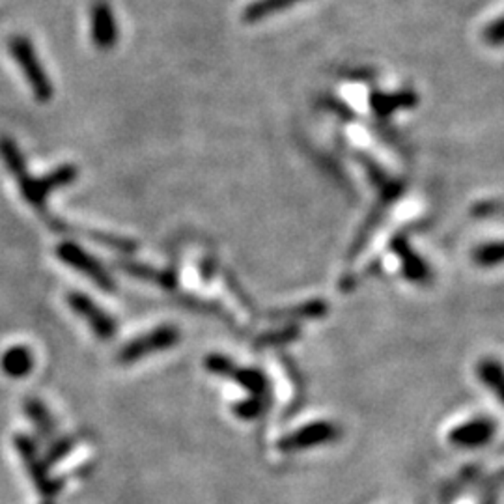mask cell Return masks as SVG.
I'll use <instances>...</instances> for the list:
<instances>
[{
  "mask_svg": "<svg viewBox=\"0 0 504 504\" xmlns=\"http://www.w3.org/2000/svg\"><path fill=\"white\" fill-rule=\"evenodd\" d=\"M10 53L13 60L19 65L21 73L25 75L28 87L40 103H49L55 95V87L45 73V67L34 49L32 42L27 36H11L8 42Z\"/></svg>",
  "mask_w": 504,
  "mask_h": 504,
  "instance_id": "6da1fadb",
  "label": "cell"
},
{
  "mask_svg": "<svg viewBox=\"0 0 504 504\" xmlns=\"http://www.w3.org/2000/svg\"><path fill=\"white\" fill-rule=\"evenodd\" d=\"M77 178H79V168L75 164H62L57 168V171L45 174L43 178L34 179L27 172L21 178H17L15 181L19 185L21 195L25 196L28 204L34 210H43L45 200L50 193L60 187H65V185H72Z\"/></svg>",
  "mask_w": 504,
  "mask_h": 504,
  "instance_id": "7a4b0ae2",
  "label": "cell"
},
{
  "mask_svg": "<svg viewBox=\"0 0 504 504\" xmlns=\"http://www.w3.org/2000/svg\"><path fill=\"white\" fill-rule=\"evenodd\" d=\"M342 437V428L331 420H316L307 426H301L295 431L284 435L277 443L280 452H302L317 447H325L329 443L339 441Z\"/></svg>",
  "mask_w": 504,
  "mask_h": 504,
  "instance_id": "3957f363",
  "label": "cell"
},
{
  "mask_svg": "<svg viewBox=\"0 0 504 504\" xmlns=\"http://www.w3.org/2000/svg\"><path fill=\"white\" fill-rule=\"evenodd\" d=\"M57 256L65 265L73 267L75 271L87 275L95 286H99L101 290H105V292L116 290V282L107 269L101 265V262H97L94 256H90L87 250H82L79 245H75L72 241L60 243L57 247Z\"/></svg>",
  "mask_w": 504,
  "mask_h": 504,
  "instance_id": "277c9868",
  "label": "cell"
},
{
  "mask_svg": "<svg viewBox=\"0 0 504 504\" xmlns=\"http://www.w3.org/2000/svg\"><path fill=\"white\" fill-rule=\"evenodd\" d=\"M206 366L213 374L238 381L243 389H247L252 396L269 398L267 396L269 394V381H267L265 374L260 372L258 368H240V366H235L228 357L217 355V353H211V355L206 359Z\"/></svg>",
  "mask_w": 504,
  "mask_h": 504,
  "instance_id": "5b68a950",
  "label": "cell"
},
{
  "mask_svg": "<svg viewBox=\"0 0 504 504\" xmlns=\"http://www.w3.org/2000/svg\"><path fill=\"white\" fill-rule=\"evenodd\" d=\"M178 342H179V331L172 325H163V327L151 331L144 336H139V339H134L133 342H129L120 351L118 361L124 363V364H129V363H134V361L149 355V353H154V351H163V349L172 347Z\"/></svg>",
  "mask_w": 504,
  "mask_h": 504,
  "instance_id": "8992f818",
  "label": "cell"
},
{
  "mask_svg": "<svg viewBox=\"0 0 504 504\" xmlns=\"http://www.w3.org/2000/svg\"><path fill=\"white\" fill-rule=\"evenodd\" d=\"M495 433H497L495 420L487 418V416H477V418L467 420V423L454 426L448 431V443L452 447L465 448V450L482 448L493 439Z\"/></svg>",
  "mask_w": 504,
  "mask_h": 504,
  "instance_id": "52a82bcc",
  "label": "cell"
},
{
  "mask_svg": "<svg viewBox=\"0 0 504 504\" xmlns=\"http://www.w3.org/2000/svg\"><path fill=\"white\" fill-rule=\"evenodd\" d=\"M67 302H70L72 310L80 316L84 322L90 325V329L94 331L95 336H99L101 340H109L116 332V324L111 316H107L103 310H101L95 302L84 294L79 292H72L67 295Z\"/></svg>",
  "mask_w": 504,
  "mask_h": 504,
  "instance_id": "ba28073f",
  "label": "cell"
},
{
  "mask_svg": "<svg viewBox=\"0 0 504 504\" xmlns=\"http://www.w3.org/2000/svg\"><path fill=\"white\" fill-rule=\"evenodd\" d=\"M92 42L99 50H109L118 42V23L107 0H95L90 10Z\"/></svg>",
  "mask_w": 504,
  "mask_h": 504,
  "instance_id": "9c48e42d",
  "label": "cell"
},
{
  "mask_svg": "<svg viewBox=\"0 0 504 504\" xmlns=\"http://www.w3.org/2000/svg\"><path fill=\"white\" fill-rule=\"evenodd\" d=\"M393 247H394V252H396V255H398L400 260H401L403 275H406V277H408L411 282H415V284L426 286V284L431 282V273H430L428 265L415 255L413 248L409 247V243H408L406 240H403V238H396L394 243H393Z\"/></svg>",
  "mask_w": 504,
  "mask_h": 504,
  "instance_id": "30bf717a",
  "label": "cell"
},
{
  "mask_svg": "<svg viewBox=\"0 0 504 504\" xmlns=\"http://www.w3.org/2000/svg\"><path fill=\"white\" fill-rule=\"evenodd\" d=\"M118 267H120L122 271L129 273L131 277H137V279H142L146 282L157 284L164 290L176 288V275L172 271H168V269H156V267H149L144 263H134V262H118Z\"/></svg>",
  "mask_w": 504,
  "mask_h": 504,
  "instance_id": "8fae6325",
  "label": "cell"
},
{
  "mask_svg": "<svg viewBox=\"0 0 504 504\" xmlns=\"http://www.w3.org/2000/svg\"><path fill=\"white\" fill-rule=\"evenodd\" d=\"M416 94L411 90H401L396 94H372L370 97V105L378 116H389L398 109H409L416 105Z\"/></svg>",
  "mask_w": 504,
  "mask_h": 504,
  "instance_id": "7c38bea8",
  "label": "cell"
},
{
  "mask_svg": "<svg viewBox=\"0 0 504 504\" xmlns=\"http://www.w3.org/2000/svg\"><path fill=\"white\" fill-rule=\"evenodd\" d=\"M477 378L504 406V364L497 359H482L477 364Z\"/></svg>",
  "mask_w": 504,
  "mask_h": 504,
  "instance_id": "4fadbf2b",
  "label": "cell"
},
{
  "mask_svg": "<svg viewBox=\"0 0 504 504\" xmlns=\"http://www.w3.org/2000/svg\"><path fill=\"white\" fill-rule=\"evenodd\" d=\"M299 3H305V0H255V3L248 4L243 11V21L245 23H258L267 19L275 13H280L282 10L295 6Z\"/></svg>",
  "mask_w": 504,
  "mask_h": 504,
  "instance_id": "5bb4252c",
  "label": "cell"
},
{
  "mask_svg": "<svg viewBox=\"0 0 504 504\" xmlns=\"http://www.w3.org/2000/svg\"><path fill=\"white\" fill-rule=\"evenodd\" d=\"M0 364H3L4 374L11 378H23L32 370L34 359H32V353L28 347L15 346L4 353L3 363Z\"/></svg>",
  "mask_w": 504,
  "mask_h": 504,
  "instance_id": "9a60e30c",
  "label": "cell"
},
{
  "mask_svg": "<svg viewBox=\"0 0 504 504\" xmlns=\"http://www.w3.org/2000/svg\"><path fill=\"white\" fill-rule=\"evenodd\" d=\"M473 260L480 267H495L499 263H504V241L480 245L473 252Z\"/></svg>",
  "mask_w": 504,
  "mask_h": 504,
  "instance_id": "2e32d148",
  "label": "cell"
},
{
  "mask_svg": "<svg viewBox=\"0 0 504 504\" xmlns=\"http://www.w3.org/2000/svg\"><path fill=\"white\" fill-rule=\"evenodd\" d=\"M267 401H269L267 398L252 396L250 400H245L243 403H238V406L233 408V411H235V415H238L243 420H255V418H258L265 411Z\"/></svg>",
  "mask_w": 504,
  "mask_h": 504,
  "instance_id": "e0dca14e",
  "label": "cell"
},
{
  "mask_svg": "<svg viewBox=\"0 0 504 504\" xmlns=\"http://www.w3.org/2000/svg\"><path fill=\"white\" fill-rule=\"evenodd\" d=\"M484 40L493 47L504 45V15L499 17V19H495L490 27L484 30Z\"/></svg>",
  "mask_w": 504,
  "mask_h": 504,
  "instance_id": "ac0fdd59",
  "label": "cell"
}]
</instances>
